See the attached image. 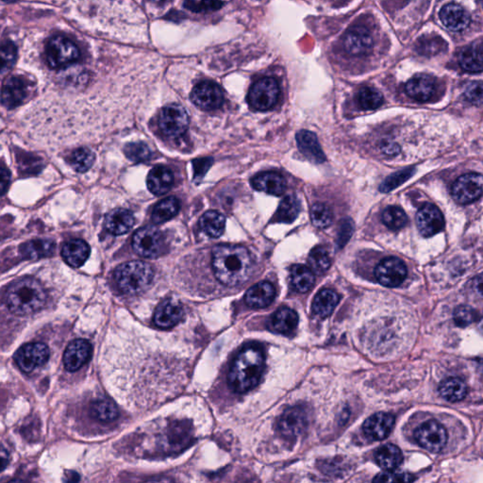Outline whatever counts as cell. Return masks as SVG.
Listing matches in <instances>:
<instances>
[{
	"mask_svg": "<svg viewBox=\"0 0 483 483\" xmlns=\"http://www.w3.org/2000/svg\"><path fill=\"white\" fill-rule=\"evenodd\" d=\"M211 262L216 279L230 287L245 284L253 270L250 251L241 245H225L214 248Z\"/></svg>",
	"mask_w": 483,
	"mask_h": 483,
	"instance_id": "6da1fadb",
	"label": "cell"
},
{
	"mask_svg": "<svg viewBox=\"0 0 483 483\" xmlns=\"http://www.w3.org/2000/svg\"><path fill=\"white\" fill-rule=\"evenodd\" d=\"M265 367L264 349L257 344H250L234 358L228 373V383L237 392H247L258 385Z\"/></svg>",
	"mask_w": 483,
	"mask_h": 483,
	"instance_id": "7a4b0ae2",
	"label": "cell"
},
{
	"mask_svg": "<svg viewBox=\"0 0 483 483\" xmlns=\"http://www.w3.org/2000/svg\"><path fill=\"white\" fill-rule=\"evenodd\" d=\"M8 307L18 315H30L45 306L47 293L35 279L26 278L11 285L6 295Z\"/></svg>",
	"mask_w": 483,
	"mask_h": 483,
	"instance_id": "3957f363",
	"label": "cell"
},
{
	"mask_svg": "<svg viewBox=\"0 0 483 483\" xmlns=\"http://www.w3.org/2000/svg\"><path fill=\"white\" fill-rule=\"evenodd\" d=\"M153 277L151 265L140 261L121 264L115 272L118 288L128 295H138L148 289Z\"/></svg>",
	"mask_w": 483,
	"mask_h": 483,
	"instance_id": "277c9868",
	"label": "cell"
},
{
	"mask_svg": "<svg viewBox=\"0 0 483 483\" xmlns=\"http://www.w3.org/2000/svg\"><path fill=\"white\" fill-rule=\"evenodd\" d=\"M81 52L74 42L63 35H55L47 41L46 60L50 69H64L80 58Z\"/></svg>",
	"mask_w": 483,
	"mask_h": 483,
	"instance_id": "5b68a950",
	"label": "cell"
},
{
	"mask_svg": "<svg viewBox=\"0 0 483 483\" xmlns=\"http://www.w3.org/2000/svg\"><path fill=\"white\" fill-rule=\"evenodd\" d=\"M279 93L281 90L275 78H262L251 86L248 101L253 109L267 111L278 103Z\"/></svg>",
	"mask_w": 483,
	"mask_h": 483,
	"instance_id": "8992f818",
	"label": "cell"
},
{
	"mask_svg": "<svg viewBox=\"0 0 483 483\" xmlns=\"http://www.w3.org/2000/svg\"><path fill=\"white\" fill-rule=\"evenodd\" d=\"M159 127L165 136L178 138L185 134L189 127V117L185 109L177 104L165 107L159 115Z\"/></svg>",
	"mask_w": 483,
	"mask_h": 483,
	"instance_id": "52a82bcc",
	"label": "cell"
},
{
	"mask_svg": "<svg viewBox=\"0 0 483 483\" xmlns=\"http://www.w3.org/2000/svg\"><path fill=\"white\" fill-rule=\"evenodd\" d=\"M163 238L157 228H140L132 238V248L135 252L144 258H157L163 251Z\"/></svg>",
	"mask_w": 483,
	"mask_h": 483,
	"instance_id": "ba28073f",
	"label": "cell"
},
{
	"mask_svg": "<svg viewBox=\"0 0 483 483\" xmlns=\"http://www.w3.org/2000/svg\"><path fill=\"white\" fill-rule=\"evenodd\" d=\"M414 438L418 445L426 450L437 453L445 448L448 442V432L437 421L429 420L418 426Z\"/></svg>",
	"mask_w": 483,
	"mask_h": 483,
	"instance_id": "9c48e42d",
	"label": "cell"
},
{
	"mask_svg": "<svg viewBox=\"0 0 483 483\" xmlns=\"http://www.w3.org/2000/svg\"><path fill=\"white\" fill-rule=\"evenodd\" d=\"M50 351L47 344L30 343L24 344L15 356L19 368L25 373H30L40 368L49 361Z\"/></svg>",
	"mask_w": 483,
	"mask_h": 483,
	"instance_id": "30bf717a",
	"label": "cell"
},
{
	"mask_svg": "<svg viewBox=\"0 0 483 483\" xmlns=\"http://www.w3.org/2000/svg\"><path fill=\"white\" fill-rule=\"evenodd\" d=\"M483 179L480 174L468 173L458 178L452 186V197L459 204H469L482 196Z\"/></svg>",
	"mask_w": 483,
	"mask_h": 483,
	"instance_id": "8fae6325",
	"label": "cell"
},
{
	"mask_svg": "<svg viewBox=\"0 0 483 483\" xmlns=\"http://www.w3.org/2000/svg\"><path fill=\"white\" fill-rule=\"evenodd\" d=\"M375 276L386 287L400 286L407 277V267L400 259L389 257L383 260L375 269Z\"/></svg>",
	"mask_w": 483,
	"mask_h": 483,
	"instance_id": "7c38bea8",
	"label": "cell"
},
{
	"mask_svg": "<svg viewBox=\"0 0 483 483\" xmlns=\"http://www.w3.org/2000/svg\"><path fill=\"white\" fill-rule=\"evenodd\" d=\"M191 100L199 108L204 111H213L222 106L224 95L217 84L211 81H202L194 86Z\"/></svg>",
	"mask_w": 483,
	"mask_h": 483,
	"instance_id": "4fadbf2b",
	"label": "cell"
},
{
	"mask_svg": "<svg viewBox=\"0 0 483 483\" xmlns=\"http://www.w3.org/2000/svg\"><path fill=\"white\" fill-rule=\"evenodd\" d=\"M308 426V414L302 407L285 409L279 421V429L282 436L295 439L302 434Z\"/></svg>",
	"mask_w": 483,
	"mask_h": 483,
	"instance_id": "5bb4252c",
	"label": "cell"
},
{
	"mask_svg": "<svg viewBox=\"0 0 483 483\" xmlns=\"http://www.w3.org/2000/svg\"><path fill=\"white\" fill-rule=\"evenodd\" d=\"M417 226L421 235L431 237L440 233L445 226V219L439 209L431 203H426L417 211Z\"/></svg>",
	"mask_w": 483,
	"mask_h": 483,
	"instance_id": "9a60e30c",
	"label": "cell"
},
{
	"mask_svg": "<svg viewBox=\"0 0 483 483\" xmlns=\"http://www.w3.org/2000/svg\"><path fill=\"white\" fill-rule=\"evenodd\" d=\"M29 95V86L23 78L10 77L5 81L0 93L2 105L12 110L21 106Z\"/></svg>",
	"mask_w": 483,
	"mask_h": 483,
	"instance_id": "2e32d148",
	"label": "cell"
},
{
	"mask_svg": "<svg viewBox=\"0 0 483 483\" xmlns=\"http://www.w3.org/2000/svg\"><path fill=\"white\" fill-rule=\"evenodd\" d=\"M343 44L344 50L349 55L361 57L371 52L373 38L366 28L355 27L346 33Z\"/></svg>",
	"mask_w": 483,
	"mask_h": 483,
	"instance_id": "e0dca14e",
	"label": "cell"
},
{
	"mask_svg": "<svg viewBox=\"0 0 483 483\" xmlns=\"http://www.w3.org/2000/svg\"><path fill=\"white\" fill-rule=\"evenodd\" d=\"M91 354L92 347L88 341L83 339L72 341L64 351V367L67 371H77L89 361Z\"/></svg>",
	"mask_w": 483,
	"mask_h": 483,
	"instance_id": "ac0fdd59",
	"label": "cell"
},
{
	"mask_svg": "<svg viewBox=\"0 0 483 483\" xmlns=\"http://www.w3.org/2000/svg\"><path fill=\"white\" fill-rule=\"evenodd\" d=\"M395 425V417L387 412H378L367 418L363 426L366 437L373 441H383L391 433Z\"/></svg>",
	"mask_w": 483,
	"mask_h": 483,
	"instance_id": "d6986e66",
	"label": "cell"
},
{
	"mask_svg": "<svg viewBox=\"0 0 483 483\" xmlns=\"http://www.w3.org/2000/svg\"><path fill=\"white\" fill-rule=\"evenodd\" d=\"M182 318V305L172 299H165L155 310L154 323L160 329L168 330L179 324Z\"/></svg>",
	"mask_w": 483,
	"mask_h": 483,
	"instance_id": "ffe728a7",
	"label": "cell"
},
{
	"mask_svg": "<svg viewBox=\"0 0 483 483\" xmlns=\"http://www.w3.org/2000/svg\"><path fill=\"white\" fill-rule=\"evenodd\" d=\"M440 19L449 30L462 32L470 24V16L460 5L449 4L440 11Z\"/></svg>",
	"mask_w": 483,
	"mask_h": 483,
	"instance_id": "44dd1931",
	"label": "cell"
},
{
	"mask_svg": "<svg viewBox=\"0 0 483 483\" xmlns=\"http://www.w3.org/2000/svg\"><path fill=\"white\" fill-rule=\"evenodd\" d=\"M276 296L275 287L268 281L259 282L248 290L245 302L248 306L262 309L269 306Z\"/></svg>",
	"mask_w": 483,
	"mask_h": 483,
	"instance_id": "7402d4cb",
	"label": "cell"
},
{
	"mask_svg": "<svg viewBox=\"0 0 483 483\" xmlns=\"http://www.w3.org/2000/svg\"><path fill=\"white\" fill-rule=\"evenodd\" d=\"M405 91L409 98L419 103L431 100L435 93V81L426 75L417 76L407 83Z\"/></svg>",
	"mask_w": 483,
	"mask_h": 483,
	"instance_id": "603a6c76",
	"label": "cell"
},
{
	"mask_svg": "<svg viewBox=\"0 0 483 483\" xmlns=\"http://www.w3.org/2000/svg\"><path fill=\"white\" fill-rule=\"evenodd\" d=\"M62 256L70 267L75 268L83 267L90 256L89 245L83 240H70L62 248Z\"/></svg>",
	"mask_w": 483,
	"mask_h": 483,
	"instance_id": "cb8c5ba5",
	"label": "cell"
},
{
	"mask_svg": "<svg viewBox=\"0 0 483 483\" xmlns=\"http://www.w3.org/2000/svg\"><path fill=\"white\" fill-rule=\"evenodd\" d=\"M252 186L257 191L281 196L286 189V182L284 177L276 172H264L253 178Z\"/></svg>",
	"mask_w": 483,
	"mask_h": 483,
	"instance_id": "d4e9b609",
	"label": "cell"
},
{
	"mask_svg": "<svg viewBox=\"0 0 483 483\" xmlns=\"http://www.w3.org/2000/svg\"><path fill=\"white\" fill-rule=\"evenodd\" d=\"M148 188L152 194L162 196L170 191L174 183L173 172L165 166H156L149 172Z\"/></svg>",
	"mask_w": 483,
	"mask_h": 483,
	"instance_id": "484cf974",
	"label": "cell"
},
{
	"mask_svg": "<svg viewBox=\"0 0 483 483\" xmlns=\"http://www.w3.org/2000/svg\"><path fill=\"white\" fill-rule=\"evenodd\" d=\"M296 142L299 151L307 159L315 163H322L326 161V157L320 145H319L318 137L313 132L301 131L296 134Z\"/></svg>",
	"mask_w": 483,
	"mask_h": 483,
	"instance_id": "4316f807",
	"label": "cell"
},
{
	"mask_svg": "<svg viewBox=\"0 0 483 483\" xmlns=\"http://www.w3.org/2000/svg\"><path fill=\"white\" fill-rule=\"evenodd\" d=\"M134 225V217L131 211L125 209H117L107 214L105 228L114 235H123L128 233Z\"/></svg>",
	"mask_w": 483,
	"mask_h": 483,
	"instance_id": "83f0119b",
	"label": "cell"
},
{
	"mask_svg": "<svg viewBox=\"0 0 483 483\" xmlns=\"http://www.w3.org/2000/svg\"><path fill=\"white\" fill-rule=\"evenodd\" d=\"M298 324V315L290 308L284 307L277 310L270 319V330L281 334L289 335L295 332Z\"/></svg>",
	"mask_w": 483,
	"mask_h": 483,
	"instance_id": "f1b7e54d",
	"label": "cell"
},
{
	"mask_svg": "<svg viewBox=\"0 0 483 483\" xmlns=\"http://www.w3.org/2000/svg\"><path fill=\"white\" fill-rule=\"evenodd\" d=\"M55 251V243L52 240L36 239L21 245V253L25 258L39 260L52 256Z\"/></svg>",
	"mask_w": 483,
	"mask_h": 483,
	"instance_id": "f546056e",
	"label": "cell"
},
{
	"mask_svg": "<svg viewBox=\"0 0 483 483\" xmlns=\"http://www.w3.org/2000/svg\"><path fill=\"white\" fill-rule=\"evenodd\" d=\"M339 302V296L330 289L321 290L313 302V310L316 315L326 318L332 315Z\"/></svg>",
	"mask_w": 483,
	"mask_h": 483,
	"instance_id": "4dcf8cb0",
	"label": "cell"
},
{
	"mask_svg": "<svg viewBox=\"0 0 483 483\" xmlns=\"http://www.w3.org/2000/svg\"><path fill=\"white\" fill-rule=\"evenodd\" d=\"M375 459L384 470L392 471L402 463L403 454L397 446L386 445L378 449Z\"/></svg>",
	"mask_w": 483,
	"mask_h": 483,
	"instance_id": "1f68e13d",
	"label": "cell"
},
{
	"mask_svg": "<svg viewBox=\"0 0 483 483\" xmlns=\"http://www.w3.org/2000/svg\"><path fill=\"white\" fill-rule=\"evenodd\" d=\"M460 67L465 71L479 73L482 71V44L473 45L463 50L459 56Z\"/></svg>",
	"mask_w": 483,
	"mask_h": 483,
	"instance_id": "d6a6232c",
	"label": "cell"
},
{
	"mask_svg": "<svg viewBox=\"0 0 483 483\" xmlns=\"http://www.w3.org/2000/svg\"><path fill=\"white\" fill-rule=\"evenodd\" d=\"M200 228L206 235L219 238L224 233L226 219L219 211H209L203 214L199 221Z\"/></svg>",
	"mask_w": 483,
	"mask_h": 483,
	"instance_id": "836d02e7",
	"label": "cell"
},
{
	"mask_svg": "<svg viewBox=\"0 0 483 483\" xmlns=\"http://www.w3.org/2000/svg\"><path fill=\"white\" fill-rule=\"evenodd\" d=\"M439 392L449 402H458L467 395V386L460 378H449L440 384Z\"/></svg>",
	"mask_w": 483,
	"mask_h": 483,
	"instance_id": "e575fe53",
	"label": "cell"
},
{
	"mask_svg": "<svg viewBox=\"0 0 483 483\" xmlns=\"http://www.w3.org/2000/svg\"><path fill=\"white\" fill-rule=\"evenodd\" d=\"M291 284L298 293H307L315 284V274L305 265H293L291 268Z\"/></svg>",
	"mask_w": 483,
	"mask_h": 483,
	"instance_id": "d590c367",
	"label": "cell"
},
{
	"mask_svg": "<svg viewBox=\"0 0 483 483\" xmlns=\"http://www.w3.org/2000/svg\"><path fill=\"white\" fill-rule=\"evenodd\" d=\"M180 208L179 200L176 197H168L155 206L152 211V221L156 224L168 222L179 213Z\"/></svg>",
	"mask_w": 483,
	"mask_h": 483,
	"instance_id": "8d00e7d4",
	"label": "cell"
},
{
	"mask_svg": "<svg viewBox=\"0 0 483 483\" xmlns=\"http://www.w3.org/2000/svg\"><path fill=\"white\" fill-rule=\"evenodd\" d=\"M299 211H301V204L298 199L293 194L285 197L284 200L279 206L278 211L275 214L276 222L279 223H293L298 217Z\"/></svg>",
	"mask_w": 483,
	"mask_h": 483,
	"instance_id": "74e56055",
	"label": "cell"
},
{
	"mask_svg": "<svg viewBox=\"0 0 483 483\" xmlns=\"http://www.w3.org/2000/svg\"><path fill=\"white\" fill-rule=\"evenodd\" d=\"M91 414L95 419L111 422L118 417V409L112 400H101L92 404Z\"/></svg>",
	"mask_w": 483,
	"mask_h": 483,
	"instance_id": "f35d334b",
	"label": "cell"
},
{
	"mask_svg": "<svg viewBox=\"0 0 483 483\" xmlns=\"http://www.w3.org/2000/svg\"><path fill=\"white\" fill-rule=\"evenodd\" d=\"M95 162V155L88 149H78L69 158L70 165L78 173H84L92 168Z\"/></svg>",
	"mask_w": 483,
	"mask_h": 483,
	"instance_id": "ab89813d",
	"label": "cell"
},
{
	"mask_svg": "<svg viewBox=\"0 0 483 483\" xmlns=\"http://www.w3.org/2000/svg\"><path fill=\"white\" fill-rule=\"evenodd\" d=\"M383 221L390 230L397 231L405 227L408 222V217L402 209L390 206L383 211Z\"/></svg>",
	"mask_w": 483,
	"mask_h": 483,
	"instance_id": "60d3db41",
	"label": "cell"
},
{
	"mask_svg": "<svg viewBox=\"0 0 483 483\" xmlns=\"http://www.w3.org/2000/svg\"><path fill=\"white\" fill-rule=\"evenodd\" d=\"M309 264L313 273L322 275L327 272L330 267L329 253L323 248H315L310 253Z\"/></svg>",
	"mask_w": 483,
	"mask_h": 483,
	"instance_id": "b9f144b4",
	"label": "cell"
},
{
	"mask_svg": "<svg viewBox=\"0 0 483 483\" xmlns=\"http://www.w3.org/2000/svg\"><path fill=\"white\" fill-rule=\"evenodd\" d=\"M359 103L364 110H375L383 105V95L372 87H364L358 95Z\"/></svg>",
	"mask_w": 483,
	"mask_h": 483,
	"instance_id": "7bdbcfd3",
	"label": "cell"
},
{
	"mask_svg": "<svg viewBox=\"0 0 483 483\" xmlns=\"http://www.w3.org/2000/svg\"><path fill=\"white\" fill-rule=\"evenodd\" d=\"M18 49L13 42L7 41L0 46V74L10 71L15 66Z\"/></svg>",
	"mask_w": 483,
	"mask_h": 483,
	"instance_id": "ee69618b",
	"label": "cell"
},
{
	"mask_svg": "<svg viewBox=\"0 0 483 483\" xmlns=\"http://www.w3.org/2000/svg\"><path fill=\"white\" fill-rule=\"evenodd\" d=\"M310 219L316 228H326L332 224L333 216L327 205L316 203L310 209Z\"/></svg>",
	"mask_w": 483,
	"mask_h": 483,
	"instance_id": "f6af8a7d",
	"label": "cell"
},
{
	"mask_svg": "<svg viewBox=\"0 0 483 483\" xmlns=\"http://www.w3.org/2000/svg\"><path fill=\"white\" fill-rule=\"evenodd\" d=\"M126 156L134 163L146 162L152 154L149 146L144 143H129L124 149Z\"/></svg>",
	"mask_w": 483,
	"mask_h": 483,
	"instance_id": "bcb514c9",
	"label": "cell"
},
{
	"mask_svg": "<svg viewBox=\"0 0 483 483\" xmlns=\"http://www.w3.org/2000/svg\"><path fill=\"white\" fill-rule=\"evenodd\" d=\"M414 168H407L405 170L397 172L392 176H390L388 179L384 180L383 185H381L380 190L383 192V193H389L394 189L398 187L403 182H405L407 180L414 175Z\"/></svg>",
	"mask_w": 483,
	"mask_h": 483,
	"instance_id": "7dc6e473",
	"label": "cell"
},
{
	"mask_svg": "<svg viewBox=\"0 0 483 483\" xmlns=\"http://www.w3.org/2000/svg\"><path fill=\"white\" fill-rule=\"evenodd\" d=\"M224 5L221 0H185V6L194 13L219 10Z\"/></svg>",
	"mask_w": 483,
	"mask_h": 483,
	"instance_id": "c3c4849f",
	"label": "cell"
},
{
	"mask_svg": "<svg viewBox=\"0 0 483 483\" xmlns=\"http://www.w3.org/2000/svg\"><path fill=\"white\" fill-rule=\"evenodd\" d=\"M477 313L470 306H459L454 312V322L457 326L467 327L477 320Z\"/></svg>",
	"mask_w": 483,
	"mask_h": 483,
	"instance_id": "681fc988",
	"label": "cell"
},
{
	"mask_svg": "<svg viewBox=\"0 0 483 483\" xmlns=\"http://www.w3.org/2000/svg\"><path fill=\"white\" fill-rule=\"evenodd\" d=\"M465 100L474 105L482 104V83L480 81L469 83L465 90Z\"/></svg>",
	"mask_w": 483,
	"mask_h": 483,
	"instance_id": "f907efd6",
	"label": "cell"
},
{
	"mask_svg": "<svg viewBox=\"0 0 483 483\" xmlns=\"http://www.w3.org/2000/svg\"><path fill=\"white\" fill-rule=\"evenodd\" d=\"M443 46H446V45L443 43V41L440 37L426 41L422 39L421 44L418 46L419 47L418 52H420V54L433 55L439 52Z\"/></svg>",
	"mask_w": 483,
	"mask_h": 483,
	"instance_id": "816d5d0a",
	"label": "cell"
},
{
	"mask_svg": "<svg viewBox=\"0 0 483 483\" xmlns=\"http://www.w3.org/2000/svg\"><path fill=\"white\" fill-rule=\"evenodd\" d=\"M414 477L407 474L394 473L392 471H387L385 473L378 475L375 477L374 482H414Z\"/></svg>",
	"mask_w": 483,
	"mask_h": 483,
	"instance_id": "f5cc1de1",
	"label": "cell"
},
{
	"mask_svg": "<svg viewBox=\"0 0 483 483\" xmlns=\"http://www.w3.org/2000/svg\"><path fill=\"white\" fill-rule=\"evenodd\" d=\"M353 233V224L350 220H344L342 222L340 230H339L338 233V244L341 247H344V245L349 241L350 236Z\"/></svg>",
	"mask_w": 483,
	"mask_h": 483,
	"instance_id": "db71d44e",
	"label": "cell"
},
{
	"mask_svg": "<svg viewBox=\"0 0 483 483\" xmlns=\"http://www.w3.org/2000/svg\"><path fill=\"white\" fill-rule=\"evenodd\" d=\"M211 165V159H202L194 161V170H196L194 171L196 172V175H194V177H196V179H202V177L204 176L206 172H207L208 169L210 168Z\"/></svg>",
	"mask_w": 483,
	"mask_h": 483,
	"instance_id": "11a10c76",
	"label": "cell"
},
{
	"mask_svg": "<svg viewBox=\"0 0 483 483\" xmlns=\"http://www.w3.org/2000/svg\"><path fill=\"white\" fill-rule=\"evenodd\" d=\"M11 173L8 169L0 166V194H4L9 188Z\"/></svg>",
	"mask_w": 483,
	"mask_h": 483,
	"instance_id": "9f6ffc18",
	"label": "cell"
},
{
	"mask_svg": "<svg viewBox=\"0 0 483 483\" xmlns=\"http://www.w3.org/2000/svg\"><path fill=\"white\" fill-rule=\"evenodd\" d=\"M10 462V454L6 449L0 446V472L4 471Z\"/></svg>",
	"mask_w": 483,
	"mask_h": 483,
	"instance_id": "6f0895ef",
	"label": "cell"
},
{
	"mask_svg": "<svg viewBox=\"0 0 483 483\" xmlns=\"http://www.w3.org/2000/svg\"><path fill=\"white\" fill-rule=\"evenodd\" d=\"M384 153L386 154H397L400 149L395 144H389V145H385L383 148Z\"/></svg>",
	"mask_w": 483,
	"mask_h": 483,
	"instance_id": "680465c9",
	"label": "cell"
},
{
	"mask_svg": "<svg viewBox=\"0 0 483 483\" xmlns=\"http://www.w3.org/2000/svg\"><path fill=\"white\" fill-rule=\"evenodd\" d=\"M151 1H153V2H162V1H163V0H151Z\"/></svg>",
	"mask_w": 483,
	"mask_h": 483,
	"instance_id": "91938a15",
	"label": "cell"
}]
</instances>
